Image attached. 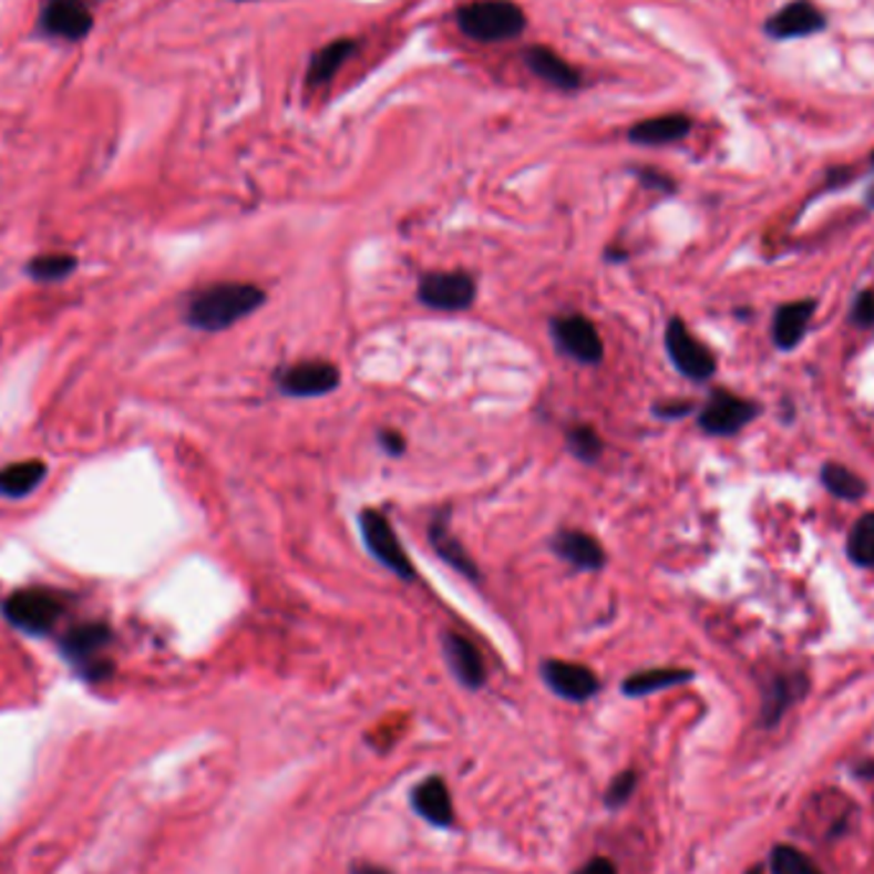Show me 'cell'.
I'll list each match as a JSON object with an SVG mask.
<instances>
[{"label":"cell","mask_w":874,"mask_h":874,"mask_svg":"<svg viewBox=\"0 0 874 874\" xmlns=\"http://www.w3.org/2000/svg\"><path fill=\"white\" fill-rule=\"evenodd\" d=\"M757 412H760L757 404L747 402L742 397L729 394V391H713L709 404L698 414V424L709 435H734L757 418Z\"/></svg>","instance_id":"8"},{"label":"cell","mask_w":874,"mask_h":874,"mask_svg":"<svg viewBox=\"0 0 874 874\" xmlns=\"http://www.w3.org/2000/svg\"><path fill=\"white\" fill-rule=\"evenodd\" d=\"M693 128V121L682 113H668V115H655V119L639 121L629 128L627 138L637 146H668L682 141Z\"/></svg>","instance_id":"16"},{"label":"cell","mask_w":874,"mask_h":874,"mask_svg":"<svg viewBox=\"0 0 874 874\" xmlns=\"http://www.w3.org/2000/svg\"><path fill=\"white\" fill-rule=\"evenodd\" d=\"M455 23L479 44H504L527 31V13L514 0H476L457 8Z\"/></svg>","instance_id":"2"},{"label":"cell","mask_w":874,"mask_h":874,"mask_svg":"<svg viewBox=\"0 0 874 874\" xmlns=\"http://www.w3.org/2000/svg\"><path fill=\"white\" fill-rule=\"evenodd\" d=\"M418 297L430 310L461 312L476 299V281L465 271H432L422 277Z\"/></svg>","instance_id":"5"},{"label":"cell","mask_w":874,"mask_h":874,"mask_svg":"<svg viewBox=\"0 0 874 874\" xmlns=\"http://www.w3.org/2000/svg\"><path fill=\"white\" fill-rule=\"evenodd\" d=\"M47 476V465L41 461L11 463L0 471V494L8 498L29 496Z\"/></svg>","instance_id":"22"},{"label":"cell","mask_w":874,"mask_h":874,"mask_svg":"<svg viewBox=\"0 0 874 874\" xmlns=\"http://www.w3.org/2000/svg\"><path fill=\"white\" fill-rule=\"evenodd\" d=\"M568 451L583 463H594L598 461V455L604 453V443L594 428L578 424V428L568 432Z\"/></svg>","instance_id":"29"},{"label":"cell","mask_w":874,"mask_h":874,"mask_svg":"<svg viewBox=\"0 0 874 874\" xmlns=\"http://www.w3.org/2000/svg\"><path fill=\"white\" fill-rule=\"evenodd\" d=\"M576 874H616V867L609 860H604V856H596V860L583 864Z\"/></svg>","instance_id":"34"},{"label":"cell","mask_w":874,"mask_h":874,"mask_svg":"<svg viewBox=\"0 0 874 874\" xmlns=\"http://www.w3.org/2000/svg\"><path fill=\"white\" fill-rule=\"evenodd\" d=\"M443 652L445 660L451 665L453 676L457 682L471 690H479L486 686V662L481 657L479 647L455 631H445L443 635Z\"/></svg>","instance_id":"14"},{"label":"cell","mask_w":874,"mask_h":874,"mask_svg":"<svg viewBox=\"0 0 874 874\" xmlns=\"http://www.w3.org/2000/svg\"><path fill=\"white\" fill-rule=\"evenodd\" d=\"M111 642V631L105 624H82V627L72 629L70 635L62 639V652L70 657L72 662H78L82 672L88 678H105L111 672V665L100 660V649Z\"/></svg>","instance_id":"9"},{"label":"cell","mask_w":874,"mask_h":874,"mask_svg":"<svg viewBox=\"0 0 874 874\" xmlns=\"http://www.w3.org/2000/svg\"><path fill=\"white\" fill-rule=\"evenodd\" d=\"M551 330L557 348H561L565 356L588 366L601 363L604 340L598 336L596 325L588 318H583V315H563V318L553 320Z\"/></svg>","instance_id":"7"},{"label":"cell","mask_w":874,"mask_h":874,"mask_svg":"<svg viewBox=\"0 0 874 874\" xmlns=\"http://www.w3.org/2000/svg\"><path fill=\"white\" fill-rule=\"evenodd\" d=\"M693 680V672L690 670H680V668H655V670H645V672H637V676H631L624 680L621 690L631 698L637 696H649V693H657V690H665V688H672V686H682V682Z\"/></svg>","instance_id":"23"},{"label":"cell","mask_w":874,"mask_h":874,"mask_svg":"<svg viewBox=\"0 0 874 874\" xmlns=\"http://www.w3.org/2000/svg\"><path fill=\"white\" fill-rule=\"evenodd\" d=\"M358 52V41L351 37L343 39H332L330 44H325L322 49L312 54L310 64H307V85L310 88H325L336 80V74L343 70L348 60Z\"/></svg>","instance_id":"18"},{"label":"cell","mask_w":874,"mask_h":874,"mask_svg":"<svg viewBox=\"0 0 874 874\" xmlns=\"http://www.w3.org/2000/svg\"><path fill=\"white\" fill-rule=\"evenodd\" d=\"M539 676L547 682V688L553 690L555 696L565 698V701L583 703L588 698H594L601 688V682L594 676V670L586 668V665L578 662H565V660H547L539 668Z\"/></svg>","instance_id":"10"},{"label":"cell","mask_w":874,"mask_h":874,"mask_svg":"<svg viewBox=\"0 0 874 874\" xmlns=\"http://www.w3.org/2000/svg\"><path fill=\"white\" fill-rule=\"evenodd\" d=\"M639 179H642L647 187L662 189V193H672V189H676V182H672L670 177H665V174H660V172H655V169H642V172H639Z\"/></svg>","instance_id":"32"},{"label":"cell","mask_w":874,"mask_h":874,"mask_svg":"<svg viewBox=\"0 0 874 874\" xmlns=\"http://www.w3.org/2000/svg\"><path fill=\"white\" fill-rule=\"evenodd\" d=\"M665 348H668L670 361L676 363V369L682 377L693 379V381H706L713 377L716 371V358L706 348L701 340H696L690 336V330L686 328V322L672 318L668 322V330H665Z\"/></svg>","instance_id":"6"},{"label":"cell","mask_w":874,"mask_h":874,"mask_svg":"<svg viewBox=\"0 0 874 874\" xmlns=\"http://www.w3.org/2000/svg\"><path fill=\"white\" fill-rule=\"evenodd\" d=\"M3 614L6 619L21 631H29V635H47V631L56 624V619H60L62 604L60 598L49 594V590L27 588V590H16V594L6 598Z\"/></svg>","instance_id":"3"},{"label":"cell","mask_w":874,"mask_h":874,"mask_svg":"<svg viewBox=\"0 0 874 874\" xmlns=\"http://www.w3.org/2000/svg\"><path fill=\"white\" fill-rule=\"evenodd\" d=\"M747 874H762L760 870H752V872H747Z\"/></svg>","instance_id":"38"},{"label":"cell","mask_w":874,"mask_h":874,"mask_svg":"<svg viewBox=\"0 0 874 874\" xmlns=\"http://www.w3.org/2000/svg\"><path fill=\"white\" fill-rule=\"evenodd\" d=\"M813 310H815L813 299H801V302H790L780 307L775 312V322H772V340H775L778 348L790 351V348L801 343Z\"/></svg>","instance_id":"20"},{"label":"cell","mask_w":874,"mask_h":874,"mask_svg":"<svg viewBox=\"0 0 874 874\" xmlns=\"http://www.w3.org/2000/svg\"><path fill=\"white\" fill-rule=\"evenodd\" d=\"M805 690V678H778L772 682L768 693H764V706H762V721L764 727H772V723L780 721V716L785 713L790 703H795L801 693Z\"/></svg>","instance_id":"24"},{"label":"cell","mask_w":874,"mask_h":874,"mask_svg":"<svg viewBox=\"0 0 874 874\" xmlns=\"http://www.w3.org/2000/svg\"><path fill=\"white\" fill-rule=\"evenodd\" d=\"M872 162H874V154H872Z\"/></svg>","instance_id":"40"},{"label":"cell","mask_w":874,"mask_h":874,"mask_svg":"<svg viewBox=\"0 0 874 874\" xmlns=\"http://www.w3.org/2000/svg\"><path fill=\"white\" fill-rule=\"evenodd\" d=\"M358 524H361V535L366 547H369V553L377 557L384 568L397 573L399 578L412 580L414 568L410 563V555H407L402 543H399L397 532L391 529V524L384 514L379 510H363L361 517H358Z\"/></svg>","instance_id":"4"},{"label":"cell","mask_w":874,"mask_h":874,"mask_svg":"<svg viewBox=\"0 0 874 874\" xmlns=\"http://www.w3.org/2000/svg\"><path fill=\"white\" fill-rule=\"evenodd\" d=\"M846 553L852 563L862 565V568H874V512L856 520L852 532H849Z\"/></svg>","instance_id":"26"},{"label":"cell","mask_w":874,"mask_h":874,"mask_svg":"<svg viewBox=\"0 0 874 874\" xmlns=\"http://www.w3.org/2000/svg\"><path fill=\"white\" fill-rule=\"evenodd\" d=\"M41 29L66 41H82L93 29V13L85 0H47Z\"/></svg>","instance_id":"11"},{"label":"cell","mask_w":874,"mask_h":874,"mask_svg":"<svg viewBox=\"0 0 874 874\" xmlns=\"http://www.w3.org/2000/svg\"><path fill=\"white\" fill-rule=\"evenodd\" d=\"M635 788H637L635 772H621V775H616L609 790H606V805H609V809H619V805L629 801L631 793H635Z\"/></svg>","instance_id":"30"},{"label":"cell","mask_w":874,"mask_h":874,"mask_svg":"<svg viewBox=\"0 0 874 874\" xmlns=\"http://www.w3.org/2000/svg\"><path fill=\"white\" fill-rule=\"evenodd\" d=\"M522 60L527 64V70L535 74L537 80H543L545 85L561 90V93H576V90H580V74L576 66L553 52L551 47L532 44L524 49Z\"/></svg>","instance_id":"13"},{"label":"cell","mask_w":874,"mask_h":874,"mask_svg":"<svg viewBox=\"0 0 874 874\" xmlns=\"http://www.w3.org/2000/svg\"><path fill=\"white\" fill-rule=\"evenodd\" d=\"M867 203H870V207H874V185L870 187V193H867Z\"/></svg>","instance_id":"37"},{"label":"cell","mask_w":874,"mask_h":874,"mask_svg":"<svg viewBox=\"0 0 874 874\" xmlns=\"http://www.w3.org/2000/svg\"><path fill=\"white\" fill-rule=\"evenodd\" d=\"M74 266H78V261H74L72 256L49 254V256H39V259H33L29 264V274H31V279H37V281H60L64 277H70Z\"/></svg>","instance_id":"28"},{"label":"cell","mask_w":874,"mask_h":874,"mask_svg":"<svg viewBox=\"0 0 874 874\" xmlns=\"http://www.w3.org/2000/svg\"><path fill=\"white\" fill-rule=\"evenodd\" d=\"M852 320L860 322V325H872L874 322V295H872V291H862V295L854 299Z\"/></svg>","instance_id":"31"},{"label":"cell","mask_w":874,"mask_h":874,"mask_svg":"<svg viewBox=\"0 0 874 874\" xmlns=\"http://www.w3.org/2000/svg\"><path fill=\"white\" fill-rule=\"evenodd\" d=\"M826 27V19L819 8L811 6L809 0H795L778 11L768 21V33L772 39H798V37H811V33L821 31Z\"/></svg>","instance_id":"15"},{"label":"cell","mask_w":874,"mask_h":874,"mask_svg":"<svg viewBox=\"0 0 874 874\" xmlns=\"http://www.w3.org/2000/svg\"><path fill=\"white\" fill-rule=\"evenodd\" d=\"M381 445H384V451L389 453V455H402L404 453V438L399 435V432H391V430H384L381 432Z\"/></svg>","instance_id":"33"},{"label":"cell","mask_w":874,"mask_h":874,"mask_svg":"<svg viewBox=\"0 0 874 874\" xmlns=\"http://www.w3.org/2000/svg\"><path fill=\"white\" fill-rule=\"evenodd\" d=\"M690 407L688 404H657L655 412L660 414V418H668V420H676L682 418V414H688Z\"/></svg>","instance_id":"35"},{"label":"cell","mask_w":874,"mask_h":874,"mask_svg":"<svg viewBox=\"0 0 874 874\" xmlns=\"http://www.w3.org/2000/svg\"><path fill=\"white\" fill-rule=\"evenodd\" d=\"M770 864L775 874H823L815 864L793 846H775L770 854Z\"/></svg>","instance_id":"27"},{"label":"cell","mask_w":874,"mask_h":874,"mask_svg":"<svg viewBox=\"0 0 874 874\" xmlns=\"http://www.w3.org/2000/svg\"><path fill=\"white\" fill-rule=\"evenodd\" d=\"M266 302L261 287L244 285V281H226V285L207 287L189 299L187 322L197 330L220 332L230 325L254 315Z\"/></svg>","instance_id":"1"},{"label":"cell","mask_w":874,"mask_h":874,"mask_svg":"<svg viewBox=\"0 0 874 874\" xmlns=\"http://www.w3.org/2000/svg\"><path fill=\"white\" fill-rule=\"evenodd\" d=\"M340 384V371L328 361H307L289 366L279 373V389L287 397H320Z\"/></svg>","instance_id":"12"},{"label":"cell","mask_w":874,"mask_h":874,"mask_svg":"<svg viewBox=\"0 0 874 874\" xmlns=\"http://www.w3.org/2000/svg\"><path fill=\"white\" fill-rule=\"evenodd\" d=\"M553 551L568 561L570 565H576L578 570H601L606 563V553L601 543L596 537H590L588 532L578 529H563L557 532L553 539Z\"/></svg>","instance_id":"19"},{"label":"cell","mask_w":874,"mask_h":874,"mask_svg":"<svg viewBox=\"0 0 874 874\" xmlns=\"http://www.w3.org/2000/svg\"><path fill=\"white\" fill-rule=\"evenodd\" d=\"M353 874H389V872L381 870V867H358V870H353Z\"/></svg>","instance_id":"36"},{"label":"cell","mask_w":874,"mask_h":874,"mask_svg":"<svg viewBox=\"0 0 874 874\" xmlns=\"http://www.w3.org/2000/svg\"><path fill=\"white\" fill-rule=\"evenodd\" d=\"M238 3H248V0H238Z\"/></svg>","instance_id":"39"},{"label":"cell","mask_w":874,"mask_h":874,"mask_svg":"<svg viewBox=\"0 0 874 874\" xmlns=\"http://www.w3.org/2000/svg\"><path fill=\"white\" fill-rule=\"evenodd\" d=\"M412 809L418 811L424 821L432 826H453L455 811L451 801V790H448L445 780L432 775L418 788L412 790Z\"/></svg>","instance_id":"17"},{"label":"cell","mask_w":874,"mask_h":874,"mask_svg":"<svg viewBox=\"0 0 874 874\" xmlns=\"http://www.w3.org/2000/svg\"><path fill=\"white\" fill-rule=\"evenodd\" d=\"M821 481H823V486L831 491V494L844 498V502H856V498H862L864 494H867V484H864L856 473H852L839 463L823 465Z\"/></svg>","instance_id":"25"},{"label":"cell","mask_w":874,"mask_h":874,"mask_svg":"<svg viewBox=\"0 0 874 874\" xmlns=\"http://www.w3.org/2000/svg\"><path fill=\"white\" fill-rule=\"evenodd\" d=\"M430 543H432V551H435L440 557H443V561L451 565V568H455L457 573H463L465 578H471V580H476L481 573H479V568L476 565H473V561L469 557V553L463 551L461 547V543H457V539L451 535V532H448V524H445V520L443 517H435V522L430 524Z\"/></svg>","instance_id":"21"}]
</instances>
